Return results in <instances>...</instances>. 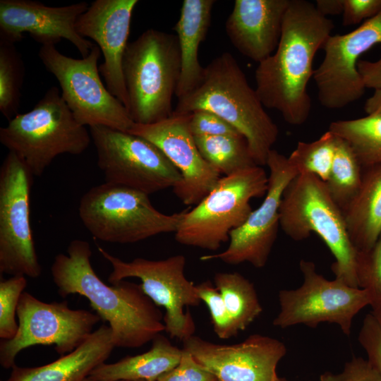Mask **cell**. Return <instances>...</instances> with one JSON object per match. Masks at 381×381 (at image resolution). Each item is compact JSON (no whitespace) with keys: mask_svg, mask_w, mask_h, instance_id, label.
<instances>
[{"mask_svg":"<svg viewBox=\"0 0 381 381\" xmlns=\"http://www.w3.org/2000/svg\"><path fill=\"white\" fill-rule=\"evenodd\" d=\"M333 28L314 4L290 0L278 46L255 70V90L263 106L278 111L291 125H301L310 116L307 86L314 74L313 59Z\"/></svg>","mask_w":381,"mask_h":381,"instance_id":"obj_1","label":"cell"},{"mask_svg":"<svg viewBox=\"0 0 381 381\" xmlns=\"http://www.w3.org/2000/svg\"><path fill=\"white\" fill-rule=\"evenodd\" d=\"M91 255L87 241L74 239L67 254L55 256L51 273L59 295L85 297L101 320L108 322L115 347L138 348L165 332L162 312L140 284L125 279L106 284L92 268Z\"/></svg>","mask_w":381,"mask_h":381,"instance_id":"obj_2","label":"cell"},{"mask_svg":"<svg viewBox=\"0 0 381 381\" xmlns=\"http://www.w3.org/2000/svg\"><path fill=\"white\" fill-rule=\"evenodd\" d=\"M264 107L236 60L224 52L205 67L201 84L178 99L174 111L188 114L202 109L218 115L244 136L255 163L262 167L279 135Z\"/></svg>","mask_w":381,"mask_h":381,"instance_id":"obj_3","label":"cell"},{"mask_svg":"<svg viewBox=\"0 0 381 381\" xmlns=\"http://www.w3.org/2000/svg\"><path fill=\"white\" fill-rule=\"evenodd\" d=\"M279 224L286 236L300 241L315 233L335 260L332 271L337 279L359 288L358 252L351 241L342 210L325 183L310 174H300L286 187L279 207Z\"/></svg>","mask_w":381,"mask_h":381,"instance_id":"obj_4","label":"cell"},{"mask_svg":"<svg viewBox=\"0 0 381 381\" xmlns=\"http://www.w3.org/2000/svg\"><path fill=\"white\" fill-rule=\"evenodd\" d=\"M181 65L176 35L151 28L128 43L123 73L135 123L152 124L171 116Z\"/></svg>","mask_w":381,"mask_h":381,"instance_id":"obj_5","label":"cell"},{"mask_svg":"<svg viewBox=\"0 0 381 381\" xmlns=\"http://www.w3.org/2000/svg\"><path fill=\"white\" fill-rule=\"evenodd\" d=\"M92 140L57 87H50L35 107L18 114L0 128V142L17 155L33 176H41L60 155H80Z\"/></svg>","mask_w":381,"mask_h":381,"instance_id":"obj_6","label":"cell"},{"mask_svg":"<svg viewBox=\"0 0 381 381\" xmlns=\"http://www.w3.org/2000/svg\"><path fill=\"white\" fill-rule=\"evenodd\" d=\"M267 187L268 176L258 165L221 177L193 208L184 210L175 240L188 246L218 250L249 217L250 200L265 195Z\"/></svg>","mask_w":381,"mask_h":381,"instance_id":"obj_7","label":"cell"},{"mask_svg":"<svg viewBox=\"0 0 381 381\" xmlns=\"http://www.w3.org/2000/svg\"><path fill=\"white\" fill-rule=\"evenodd\" d=\"M78 213L83 225L95 238L132 243L160 234L175 233L184 211L164 214L152 205L149 195L105 182L83 194Z\"/></svg>","mask_w":381,"mask_h":381,"instance_id":"obj_8","label":"cell"},{"mask_svg":"<svg viewBox=\"0 0 381 381\" xmlns=\"http://www.w3.org/2000/svg\"><path fill=\"white\" fill-rule=\"evenodd\" d=\"M101 54L97 44L87 56L80 59L64 55L54 44L42 45L38 52L47 71L58 80L61 97L79 123L128 132L135 123L100 78L98 61Z\"/></svg>","mask_w":381,"mask_h":381,"instance_id":"obj_9","label":"cell"},{"mask_svg":"<svg viewBox=\"0 0 381 381\" xmlns=\"http://www.w3.org/2000/svg\"><path fill=\"white\" fill-rule=\"evenodd\" d=\"M299 268L302 284L295 289L279 291V311L273 325L282 329L297 325L315 328L329 322L339 325L349 336L354 317L370 304L367 290L350 286L335 278L325 279L312 261L301 260Z\"/></svg>","mask_w":381,"mask_h":381,"instance_id":"obj_10","label":"cell"},{"mask_svg":"<svg viewBox=\"0 0 381 381\" xmlns=\"http://www.w3.org/2000/svg\"><path fill=\"white\" fill-rule=\"evenodd\" d=\"M97 249L111 265L112 271L108 277L111 284L127 278H138L144 293L158 307L164 309L165 332L171 339L183 341L194 335V320L184 308L198 306L202 301L196 285L186 277L184 255H176L158 260L137 258L126 262L101 247Z\"/></svg>","mask_w":381,"mask_h":381,"instance_id":"obj_11","label":"cell"},{"mask_svg":"<svg viewBox=\"0 0 381 381\" xmlns=\"http://www.w3.org/2000/svg\"><path fill=\"white\" fill-rule=\"evenodd\" d=\"M89 129L106 183L150 195L181 182L179 171L149 140L104 126Z\"/></svg>","mask_w":381,"mask_h":381,"instance_id":"obj_12","label":"cell"},{"mask_svg":"<svg viewBox=\"0 0 381 381\" xmlns=\"http://www.w3.org/2000/svg\"><path fill=\"white\" fill-rule=\"evenodd\" d=\"M17 318L16 335L0 343V363L4 368H12L17 355L35 345H55L61 356L66 355L78 347L102 320L97 313L70 308L66 301L46 303L28 291L21 294Z\"/></svg>","mask_w":381,"mask_h":381,"instance_id":"obj_13","label":"cell"},{"mask_svg":"<svg viewBox=\"0 0 381 381\" xmlns=\"http://www.w3.org/2000/svg\"><path fill=\"white\" fill-rule=\"evenodd\" d=\"M34 176L22 159L8 152L0 168V272L37 278L42 267L30 220Z\"/></svg>","mask_w":381,"mask_h":381,"instance_id":"obj_14","label":"cell"},{"mask_svg":"<svg viewBox=\"0 0 381 381\" xmlns=\"http://www.w3.org/2000/svg\"><path fill=\"white\" fill-rule=\"evenodd\" d=\"M266 165L270 170L268 187L261 205L241 226L231 231L229 246L224 251L202 255L200 260H219L231 265L248 262L256 268L265 266L280 226L283 193L298 174L288 157L274 149L268 155Z\"/></svg>","mask_w":381,"mask_h":381,"instance_id":"obj_15","label":"cell"},{"mask_svg":"<svg viewBox=\"0 0 381 381\" xmlns=\"http://www.w3.org/2000/svg\"><path fill=\"white\" fill-rule=\"evenodd\" d=\"M377 44H381V11L349 33L328 37L322 47L323 60L313 76L323 107L341 109L363 96L365 87L357 64L359 57Z\"/></svg>","mask_w":381,"mask_h":381,"instance_id":"obj_16","label":"cell"},{"mask_svg":"<svg viewBox=\"0 0 381 381\" xmlns=\"http://www.w3.org/2000/svg\"><path fill=\"white\" fill-rule=\"evenodd\" d=\"M188 351L218 381H286L277 367L287 349L281 341L254 334L233 344H221L193 335L183 341Z\"/></svg>","mask_w":381,"mask_h":381,"instance_id":"obj_17","label":"cell"},{"mask_svg":"<svg viewBox=\"0 0 381 381\" xmlns=\"http://www.w3.org/2000/svg\"><path fill=\"white\" fill-rule=\"evenodd\" d=\"M190 114L173 112L155 123H134L128 133L157 146L179 171L181 182L173 189L186 205H197L214 187L221 174L202 157L189 126Z\"/></svg>","mask_w":381,"mask_h":381,"instance_id":"obj_18","label":"cell"},{"mask_svg":"<svg viewBox=\"0 0 381 381\" xmlns=\"http://www.w3.org/2000/svg\"><path fill=\"white\" fill-rule=\"evenodd\" d=\"M89 6L79 2L54 7L32 0H1L0 40L16 44L25 32L42 45H56L64 39L85 58L95 44L78 33L75 23Z\"/></svg>","mask_w":381,"mask_h":381,"instance_id":"obj_19","label":"cell"},{"mask_svg":"<svg viewBox=\"0 0 381 381\" xmlns=\"http://www.w3.org/2000/svg\"><path fill=\"white\" fill-rule=\"evenodd\" d=\"M138 0H96L75 23L78 33L97 43L104 56L99 71L106 87L128 109L123 59L128 44L131 21Z\"/></svg>","mask_w":381,"mask_h":381,"instance_id":"obj_20","label":"cell"},{"mask_svg":"<svg viewBox=\"0 0 381 381\" xmlns=\"http://www.w3.org/2000/svg\"><path fill=\"white\" fill-rule=\"evenodd\" d=\"M290 0H236L225 30L234 47L258 64L276 50Z\"/></svg>","mask_w":381,"mask_h":381,"instance_id":"obj_21","label":"cell"},{"mask_svg":"<svg viewBox=\"0 0 381 381\" xmlns=\"http://www.w3.org/2000/svg\"><path fill=\"white\" fill-rule=\"evenodd\" d=\"M115 346L109 325H102L75 350L46 365L12 368L4 381H85L90 373L105 363Z\"/></svg>","mask_w":381,"mask_h":381,"instance_id":"obj_22","label":"cell"},{"mask_svg":"<svg viewBox=\"0 0 381 381\" xmlns=\"http://www.w3.org/2000/svg\"><path fill=\"white\" fill-rule=\"evenodd\" d=\"M214 0H184L174 28L181 54V73L176 96L178 99L201 84L205 67L198 59V49L210 26Z\"/></svg>","mask_w":381,"mask_h":381,"instance_id":"obj_23","label":"cell"},{"mask_svg":"<svg viewBox=\"0 0 381 381\" xmlns=\"http://www.w3.org/2000/svg\"><path fill=\"white\" fill-rule=\"evenodd\" d=\"M343 213L355 248L370 251L381 235V165L363 168L360 188Z\"/></svg>","mask_w":381,"mask_h":381,"instance_id":"obj_24","label":"cell"},{"mask_svg":"<svg viewBox=\"0 0 381 381\" xmlns=\"http://www.w3.org/2000/svg\"><path fill=\"white\" fill-rule=\"evenodd\" d=\"M151 348L135 356H128L112 363H103L87 378L89 381H157L179 363L183 349L174 346L159 334Z\"/></svg>","mask_w":381,"mask_h":381,"instance_id":"obj_25","label":"cell"},{"mask_svg":"<svg viewBox=\"0 0 381 381\" xmlns=\"http://www.w3.org/2000/svg\"><path fill=\"white\" fill-rule=\"evenodd\" d=\"M214 284L239 331L245 330L262 312L253 284L241 274L217 272Z\"/></svg>","mask_w":381,"mask_h":381,"instance_id":"obj_26","label":"cell"},{"mask_svg":"<svg viewBox=\"0 0 381 381\" xmlns=\"http://www.w3.org/2000/svg\"><path fill=\"white\" fill-rule=\"evenodd\" d=\"M328 131L350 145L363 168L381 165V116L332 121Z\"/></svg>","mask_w":381,"mask_h":381,"instance_id":"obj_27","label":"cell"},{"mask_svg":"<svg viewBox=\"0 0 381 381\" xmlns=\"http://www.w3.org/2000/svg\"><path fill=\"white\" fill-rule=\"evenodd\" d=\"M194 138L202 157L220 174L229 176L257 165L241 134Z\"/></svg>","mask_w":381,"mask_h":381,"instance_id":"obj_28","label":"cell"},{"mask_svg":"<svg viewBox=\"0 0 381 381\" xmlns=\"http://www.w3.org/2000/svg\"><path fill=\"white\" fill-rule=\"evenodd\" d=\"M362 175L363 167L353 149L344 139L336 135L334 159L325 183L342 211L357 193Z\"/></svg>","mask_w":381,"mask_h":381,"instance_id":"obj_29","label":"cell"},{"mask_svg":"<svg viewBox=\"0 0 381 381\" xmlns=\"http://www.w3.org/2000/svg\"><path fill=\"white\" fill-rule=\"evenodd\" d=\"M24 75L23 61L15 44L0 40V111L8 121L18 114Z\"/></svg>","mask_w":381,"mask_h":381,"instance_id":"obj_30","label":"cell"},{"mask_svg":"<svg viewBox=\"0 0 381 381\" xmlns=\"http://www.w3.org/2000/svg\"><path fill=\"white\" fill-rule=\"evenodd\" d=\"M335 141L336 135L329 131L315 141H300L288 159L298 174H310L325 182L334 159Z\"/></svg>","mask_w":381,"mask_h":381,"instance_id":"obj_31","label":"cell"},{"mask_svg":"<svg viewBox=\"0 0 381 381\" xmlns=\"http://www.w3.org/2000/svg\"><path fill=\"white\" fill-rule=\"evenodd\" d=\"M357 277L359 288L370 295L373 315L381 322V235L370 251L358 253Z\"/></svg>","mask_w":381,"mask_h":381,"instance_id":"obj_32","label":"cell"},{"mask_svg":"<svg viewBox=\"0 0 381 381\" xmlns=\"http://www.w3.org/2000/svg\"><path fill=\"white\" fill-rule=\"evenodd\" d=\"M27 286L25 276H11L0 282V338L12 339L18 329L16 319L21 294Z\"/></svg>","mask_w":381,"mask_h":381,"instance_id":"obj_33","label":"cell"},{"mask_svg":"<svg viewBox=\"0 0 381 381\" xmlns=\"http://www.w3.org/2000/svg\"><path fill=\"white\" fill-rule=\"evenodd\" d=\"M196 289L201 301L205 303L209 310L215 334L221 339L236 336L239 330L214 284L207 280L197 284Z\"/></svg>","mask_w":381,"mask_h":381,"instance_id":"obj_34","label":"cell"},{"mask_svg":"<svg viewBox=\"0 0 381 381\" xmlns=\"http://www.w3.org/2000/svg\"><path fill=\"white\" fill-rule=\"evenodd\" d=\"M358 340L381 377V322L372 313L365 316Z\"/></svg>","mask_w":381,"mask_h":381,"instance_id":"obj_35","label":"cell"},{"mask_svg":"<svg viewBox=\"0 0 381 381\" xmlns=\"http://www.w3.org/2000/svg\"><path fill=\"white\" fill-rule=\"evenodd\" d=\"M189 126L194 136L241 134L224 119L207 110L191 112Z\"/></svg>","mask_w":381,"mask_h":381,"instance_id":"obj_36","label":"cell"},{"mask_svg":"<svg viewBox=\"0 0 381 381\" xmlns=\"http://www.w3.org/2000/svg\"><path fill=\"white\" fill-rule=\"evenodd\" d=\"M157 381H218V380L212 373L201 366L188 351L183 349L178 365L161 375Z\"/></svg>","mask_w":381,"mask_h":381,"instance_id":"obj_37","label":"cell"},{"mask_svg":"<svg viewBox=\"0 0 381 381\" xmlns=\"http://www.w3.org/2000/svg\"><path fill=\"white\" fill-rule=\"evenodd\" d=\"M320 381H381V377L368 359L353 357L339 373L325 372L320 375Z\"/></svg>","mask_w":381,"mask_h":381,"instance_id":"obj_38","label":"cell"},{"mask_svg":"<svg viewBox=\"0 0 381 381\" xmlns=\"http://www.w3.org/2000/svg\"><path fill=\"white\" fill-rule=\"evenodd\" d=\"M381 11V0H343L342 24L351 26Z\"/></svg>","mask_w":381,"mask_h":381,"instance_id":"obj_39","label":"cell"},{"mask_svg":"<svg viewBox=\"0 0 381 381\" xmlns=\"http://www.w3.org/2000/svg\"><path fill=\"white\" fill-rule=\"evenodd\" d=\"M357 68L365 88L381 89V58L376 61L359 60Z\"/></svg>","mask_w":381,"mask_h":381,"instance_id":"obj_40","label":"cell"},{"mask_svg":"<svg viewBox=\"0 0 381 381\" xmlns=\"http://www.w3.org/2000/svg\"><path fill=\"white\" fill-rule=\"evenodd\" d=\"M315 6L322 16H337L342 14L343 0H317Z\"/></svg>","mask_w":381,"mask_h":381,"instance_id":"obj_41","label":"cell"},{"mask_svg":"<svg viewBox=\"0 0 381 381\" xmlns=\"http://www.w3.org/2000/svg\"><path fill=\"white\" fill-rule=\"evenodd\" d=\"M364 110L368 115L381 116V89L375 90L373 95L365 101Z\"/></svg>","mask_w":381,"mask_h":381,"instance_id":"obj_42","label":"cell"},{"mask_svg":"<svg viewBox=\"0 0 381 381\" xmlns=\"http://www.w3.org/2000/svg\"><path fill=\"white\" fill-rule=\"evenodd\" d=\"M138 381H145V380H138Z\"/></svg>","mask_w":381,"mask_h":381,"instance_id":"obj_43","label":"cell"},{"mask_svg":"<svg viewBox=\"0 0 381 381\" xmlns=\"http://www.w3.org/2000/svg\"><path fill=\"white\" fill-rule=\"evenodd\" d=\"M85 381H89V380H86Z\"/></svg>","mask_w":381,"mask_h":381,"instance_id":"obj_44","label":"cell"}]
</instances>
